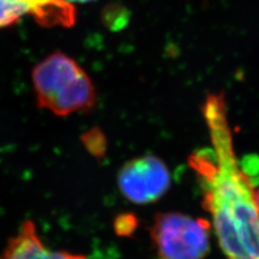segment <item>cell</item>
Segmentation results:
<instances>
[{"mask_svg":"<svg viewBox=\"0 0 259 259\" xmlns=\"http://www.w3.org/2000/svg\"><path fill=\"white\" fill-rule=\"evenodd\" d=\"M212 147L191 153L202 205L210 215L227 259H259V209L254 180L238 160L223 93H209L202 105Z\"/></svg>","mask_w":259,"mask_h":259,"instance_id":"cell-1","label":"cell"},{"mask_svg":"<svg viewBox=\"0 0 259 259\" xmlns=\"http://www.w3.org/2000/svg\"><path fill=\"white\" fill-rule=\"evenodd\" d=\"M38 107L59 117L91 111L97 103L95 87L88 72L69 55L54 52L31 71Z\"/></svg>","mask_w":259,"mask_h":259,"instance_id":"cell-2","label":"cell"},{"mask_svg":"<svg viewBox=\"0 0 259 259\" xmlns=\"http://www.w3.org/2000/svg\"><path fill=\"white\" fill-rule=\"evenodd\" d=\"M209 223L178 212L155 216L150 234L162 259H204L209 252Z\"/></svg>","mask_w":259,"mask_h":259,"instance_id":"cell-3","label":"cell"},{"mask_svg":"<svg viewBox=\"0 0 259 259\" xmlns=\"http://www.w3.org/2000/svg\"><path fill=\"white\" fill-rule=\"evenodd\" d=\"M117 183L125 199L145 205L163 197L171 187L172 180L163 160L153 155H144L127 161L120 168Z\"/></svg>","mask_w":259,"mask_h":259,"instance_id":"cell-4","label":"cell"},{"mask_svg":"<svg viewBox=\"0 0 259 259\" xmlns=\"http://www.w3.org/2000/svg\"><path fill=\"white\" fill-rule=\"evenodd\" d=\"M44 27H71L77 12L74 5L64 0H0V29L15 26L24 16Z\"/></svg>","mask_w":259,"mask_h":259,"instance_id":"cell-5","label":"cell"},{"mask_svg":"<svg viewBox=\"0 0 259 259\" xmlns=\"http://www.w3.org/2000/svg\"><path fill=\"white\" fill-rule=\"evenodd\" d=\"M0 259H87V257L47 247L39 237L36 225L31 221H26L21 226L18 234L8 241Z\"/></svg>","mask_w":259,"mask_h":259,"instance_id":"cell-6","label":"cell"},{"mask_svg":"<svg viewBox=\"0 0 259 259\" xmlns=\"http://www.w3.org/2000/svg\"><path fill=\"white\" fill-rule=\"evenodd\" d=\"M81 140L88 151L95 157H103L107 148V142L104 133L99 128H92L85 132Z\"/></svg>","mask_w":259,"mask_h":259,"instance_id":"cell-7","label":"cell"},{"mask_svg":"<svg viewBox=\"0 0 259 259\" xmlns=\"http://www.w3.org/2000/svg\"><path fill=\"white\" fill-rule=\"evenodd\" d=\"M139 227V220L132 213H123L116 217L113 229L119 237H131Z\"/></svg>","mask_w":259,"mask_h":259,"instance_id":"cell-8","label":"cell"},{"mask_svg":"<svg viewBox=\"0 0 259 259\" xmlns=\"http://www.w3.org/2000/svg\"><path fill=\"white\" fill-rule=\"evenodd\" d=\"M64 2H66L68 4H71L72 3H78V4H87V3H91V2H94V0H64Z\"/></svg>","mask_w":259,"mask_h":259,"instance_id":"cell-9","label":"cell"},{"mask_svg":"<svg viewBox=\"0 0 259 259\" xmlns=\"http://www.w3.org/2000/svg\"><path fill=\"white\" fill-rule=\"evenodd\" d=\"M255 200H256V204L259 209V187L257 189H255Z\"/></svg>","mask_w":259,"mask_h":259,"instance_id":"cell-10","label":"cell"}]
</instances>
